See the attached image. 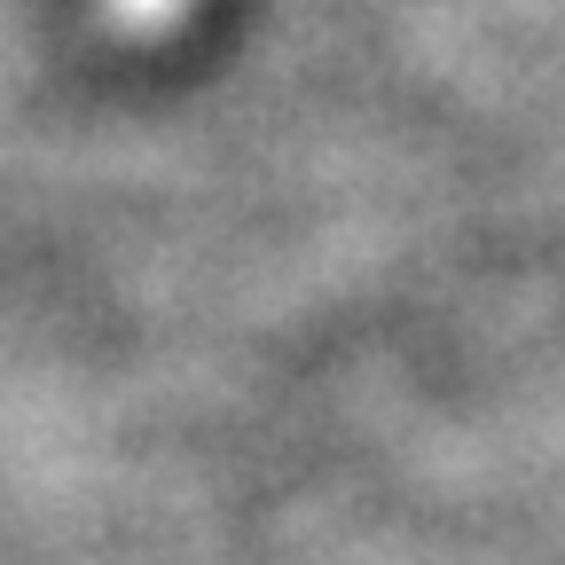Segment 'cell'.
I'll list each match as a JSON object with an SVG mask.
<instances>
[{"label":"cell","instance_id":"6da1fadb","mask_svg":"<svg viewBox=\"0 0 565 565\" xmlns=\"http://www.w3.org/2000/svg\"><path fill=\"white\" fill-rule=\"evenodd\" d=\"M95 17L118 40H173L196 17V0H95Z\"/></svg>","mask_w":565,"mask_h":565}]
</instances>
